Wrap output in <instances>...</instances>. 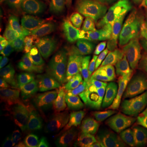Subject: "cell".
<instances>
[{
  "label": "cell",
  "instance_id": "1",
  "mask_svg": "<svg viewBox=\"0 0 147 147\" xmlns=\"http://www.w3.org/2000/svg\"><path fill=\"white\" fill-rule=\"evenodd\" d=\"M135 100L124 96L105 112L92 137L93 147H132Z\"/></svg>",
  "mask_w": 147,
  "mask_h": 147
},
{
  "label": "cell",
  "instance_id": "2",
  "mask_svg": "<svg viewBox=\"0 0 147 147\" xmlns=\"http://www.w3.org/2000/svg\"><path fill=\"white\" fill-rule=\"evenodd\" d=\"M71 92L84 113L93 118L110 100L113 84L106 75L91 73L80 78Z\"/></svg>",
  "mask_w": 147,
  "mask_h": 147
},
{
  "label": "cell",
  "instance_id": "3",
  "mask_svg": "<svg viewBox=\"0 0 147 147\" xmlns=\"http://www.w3.org/2000/svg\"><path fill=\"white\" fill-rule=\"evenodd\" d=\"M91 11L78 0H47L42 17L51 26L65 30L84 26L90 19Z\"/></svg>",
  "mask_w": 147,
  "mask_h": 147
},
{
  "label": "cell",
  "instance_id": "4",
  "mask_svg": "<svg viewBox=\"0 0 147 147\" xmlns=\"http://www.w3.org/2000/svg\"><path fill=\"white\" fill-rule=\"evenodd\" d=\"M34 133L42 141L60 146H82L88 140V130L82 131L69 130L58 117L54 106L45 112L41 121L35 127Z\"/></svg>",
  "mask_w": 147,
  "mask_h": 147
},
{
  "label": "cell",
  "instance_id": "5",
  "mask_svg": "<svg viewBox=\"0 0 147 147\" xmlns=\"http://www.w3.org/2000/svg\"><path fill=\"white\" fill-rule=\"evenodd\" d=\"M93 40L67 32L53 30L47 32L42 38V51L53 60L64 62L92 45L94 42Z\"/></svg>",
  "mask_w": 147,
  "mask_h": 147
},
{
  "label": "cell",
  "instance_id": "6",
  "mask_svg": "<svg viewBox=\"0 0 147 147\" xmlns=\"http://www.w3.org/2000/svg\"><path fill=\"white\" fill-rule=\"evenodd\" d=\"M110 49L105 44H93L86 47L76 56L61 64V69L75 74H84L105 65L110 57Z\"/></svg>",
  "mask_w": 147,
  "mask_h": 147
},
{
  "label": "cell",
  "instance_id": "7",
  "mask_svg": "<svg viewBox=\"0 0 147 147\" xmlns=\"http://www.w3.org/2000/svg\"><path fill=\"white\" fill-rule=\"evenodd\" d=\"M124 57L132 79L139 85H147V51L136 36L127 42Z\"/></svg>",
  "mask_w": 147,
  "mask_h": 147
},
{
  "label": "cell",
  "instance_id": "8",
  "mask_svg": "<svg viewBox=\"0 0 147 147\" xmlns=\"http://www.w3.org/2000/svg\"><path fill=\"white\" fill-rule=\"evenodd\" d=\"M131 8L130 0H102L99 9V21L107 27L121 26L128 20Z\"/></svg>",
  "mask_w": 147,
  "mask_h": 147
},
{
  "label": "cell",
  "instance_id": "9",
  "mask_svg": "<svg viewBox=\"0 0 147 147\" xmlns=\"http://www.w3.org/2000/svg\"><path fill=\"white\" fill-rule=\"evenodd\" d=\"M79 79L77 74L65 69L57 70L50 74L48 77L49 93L47 104L51 106L59 105L64 96L71 92Z\"/></svg>",
  "mask_w": 147,
  "mask_h": 147
},
{
  "label": "cell",
  "instance_id": "10",
  "mask_svg": "<svg viewBox=\"0 0 147 147\" xmlns=\"http://www.w3.org/2000/svg\"><path fill=\"white\" fill-rule=\"evenodd\" d=\"M40 70L27 59L19 47H16L7 66V73L18 85L26 83Z\"/></svg>",
  "mask_w": 147,
  "mask_h": 147
},
{
  "label": "cell",
  "instance_id": "11",
  "mask_svg": "<svg viewBox=\"0 0 147 147\" xmlns=\"http://www.w3.org/2000/svg\"><path fill=\"white\" fill-rule=\"evenodd\" d=\"M17 47L26 57L41 71L45 69V53L38 47L35 34L27 30H22L16 37Z\"/></svg>",
  "mask_w": 147,
  "mask_h": 147
},
{
  "label": "cell",
  "instance_id": "12",
  "mask_svg": "<svg viewBox=\"0 0 147 147\" xmlns=\"http://www.w3.org/2000/svg\"><path fill=\"white\" fill-rule=\"evenodd\" d=\"M50 74L47 70H43L35 74L26 83L21 84L29 100L38 104L47 100L49 93L48 77Z\"/></svg>",
  "mask_w": 147,
  "mask_h": 147
},
{
  "label": "cell",
  "instance_id": "13",
  "mask_svg": "<svg viewBox=\"0 0 147 147\" xmlns=\"http://www.w3.org/2000/svg\"><path fill=\"white\" fill-rule=\"evenodd\" d=\"M135 102L137 118L132 147H147V92H143Z\"/></svg>",
  "mask_w": 147,
  "mask_h": 147
},
{
  "label": "cell",
  "instance_id": "14",
  "mask_svg": "<svg viewBox=\"0 0 147 147\" xmlns=\"http://www.w3.org/2000/svg\"><path fill=\"white\" fill-rule=\"evenodd\" d=\"M11 6L20 16L34 25L42 21V10L47 0H10Z\"/></svg>",
  "mask_w": 147,
  "mask_h": 147
},
{
  "label": "cell",
  "instance_id": "15",
  "mask_svg": "<svg viewBox=\"0 0 147 147\" xmlns=\"http://www.w3.org/2000/svg\"><path fill=\"white\" fill-rule=\"evenodd\" d=\"M58 117L69 130L75 131H87L88 128V123L86 119L82 108L78 105L74 109L64 110L59 108L58 105L54 106Z\"/></svg>",
  "mask_w": 147,
  "mask_h": 147
},
{
  "label": "cell",
  "instance_id": "16",
  "mask_svg": "<svg viewBox=\"0 0 147 147\" xmlns=\"http://www.w3.org/2000/svg\"><path fill=\"white\" fill-rule=\"evenodd\" d=\"M29 100L21 85H18L16 90L6 99L1 102V108L6 112L16 113L22 108V106L26 104Z\"/></svg>",
  "mask_w": 147,
  "mask_h": 147
},
{
  "label": "cell",
  "instance_id": "17",
  "mask_svg": "<svg viewBox=\"0 0 147 147\" xmlns=\"http://www.w3.org/2000/svg\"><path fill=\"white\" fill-rule=\"evenodd\" d=\"M30 139L21 127L2 137L0 147H30Z\"/></svg>",
  "mask_w": 147,
  "mask_h": 147
},
{
  "label": "cell",
  "instance_id": "18",
  "mask_svg": "<svg viewBox=\"0 0 147 147\" xmlns=\"http://www.w3.org/2000/svg\"><path fill=\"white\" fill-rule=\"evenodd\" d=\"M17 123V118L13 113L7 112L1 113V127H0V136L1 138L6 136L9 131L15 127Z\"/></svg>",
  "mask_w": 147,
  "mask_h": 147
},
{
  "label": "cell",
  "instance_id": "19",
  "mask_svg": "<svg viewBox=\"0 0 147 147\" xmlns=\"http://www.w3.org/2000/svg\"><path fill=\"white\" fill-rule=\"evenodd\" d=\"M0 90L7 94L11 95L17 88L18 84L14 79H12L7 74L1 71L0 74Z\"/></svg>",
  "mask_w": 147,
  "mask_h": 147
},
{
  "label": "cell",
  "instance_id": "20",
  "mask_svg": "<svg viewBox=\"0 0 147 147\" xmlns=\"http://www.w3.org/2000/svg\"><path fill=\"white\" fill-rule=\"evenodd\" d=\"M78 105H79L78 100L74 97V95L69 92V93L64 96L63 98L61 100V102L59 103L58 106L61 110H70L74 109Z\"/></svg>",
  "mask_w": 147,
  "mask_h": 147
},
{
  "label": "cell",
  "instance_id": "21",
  "mask_svg": "<svg viewBox=\"0 0 147 147\" xmlns=\"http://www.w3.org/2000/svg\"><path fill=\"white\" fill-rule=\"evenodd\" d=\"M144 3L145 0H131V9L136 16H138L142 13L144 7Z\"/></svg>",
  "mask_w": 147,
  "mask_h": 147
},
{
  "label": "cell",
  "instance_id": "22",
  "mask_svg": "<svg viewBox=\"0 0 147 147\" xmlns=\"http://www.w3.org/2000/svg\"><path fill=\"white\" fill-rule=\"evenodd\" d=\"M140 40L147 51V26L144 27L140 34Z\"/></svg>",
  "mask_w": 147,
  "mask_h": 147
},
{
  "label": "cell",
  "instance_id": "23",
  "mask_svg": "<svg viewBox=\"0 0 147 147\" xmlns=\"http://www.w3.org/2000/svg\"><path fill=\"white\" fill-rule=\"evenodd\" d=\"M9 96H10V95L7 94V93H6V92H3V91L0 90V101H1V102L4 101Z\"/></svg>",
  "mask_w": 147,
  "mask_h": 147
},
{
  "label": "cell",
  "instance_id": "24",
  "mask_svg": "<svg viewBox=\"0 0 147 147\" xmlns=\"http://www.w3.org/2000/svg\"><path fill=\"white\" fill-rule=\"evenodd\" d=\"M9 0H0V3H1V7H3V6L7 4L8 3Z\"/></svg>",
  "mask_w": 147,
  "mask_h": 147
},
{
  "label": "cell",
  "instance_id": "25",
  "mask_svg": "<svg viewBox=\"0 0 147 147\" xmlns=\"http://www.w3.org/2000/svg\"><path fill=\"white\" fill-rule=\"evenodd\" d=\"M41 147H64V146H61L60 145H50V146H41Z\"/></svg>",
  "mask_w": 147,
  "mask_h": 147
},
{
  "label": "cell",
  "instance_id": "26",
  "mask_svg": "<svg viewBox=\"0 0 147 147\" xmlns=\"http://www.w3.org/2000/svg\"><path fill=\"white\" fill-rule=\"evenodd\" d=\"M90 1H93V0H90Z\"/></svg>",
  "mask_w": 147,
  "mask_h": 147
}]
</instances>
